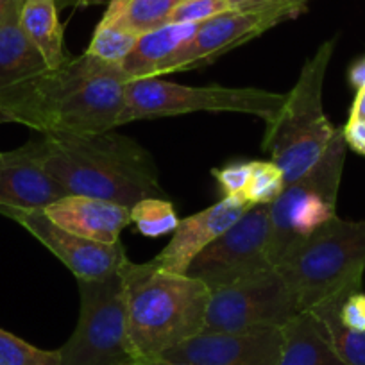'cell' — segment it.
<instances>
[{"label":"cell","instance_id":"obj_4","mask_svg":"<svg viewBox=\"0 0 365 365\" xmlns=\"http://www.w3.org/2000/svg\"><path fill=\"white\" fill-rule=\"evenodd\" d=\"M292 289L299 312L360 292L365 270V220L333 217L294 245L276 265Z\"/></svg>","mask_w":365,"mask_h":365},{"label":"cell","instance_id":"obj_24","mask_svg":"<svg viewBox=\"0 0 365 365\" xmlns=\"http://www.w3.org/2000/svg\"><path fill=\"white\" fill-rule=\"evenodd\" d=\"M138 38V34L131 33V31H125L115 24L101 20L86 52L104 63L120 65L131 54Z\"/></svg>","mask_w":365,"mask_h":365},{"label":"cell","instance_id":"obj_33","mask_svg":"<svg viewBox=\"0 0 365 365\" xmlns=\"http://www.w3.org/2000/svg\"><path fill=\"white\" fill-rule=\"evenodd\" d=\"M265 2H279V4H290V6H296V8L307 9V4L310 2V0H252V2H249V4H265Z\"/></svg>","mask_w":365,"mask_h":365},{"label":"cell","instance_id":"obj_26","mask_svg":"<svg viewBox=\"0 0 365 365\" xmlns=\"http://www.w3.org/2000/svg\"><path fill=\"white\" fill-rule=\"evenodd\" d=\"M59 353L45 351L0 328V365H58Z\"/></svg>","mask_w":365,"mask_h":365},{"label":"cell","instance_id":"obj_39","mask_svg":"<svg viewBox=\"0 0 365 365\" xmlns=\"http://www.w3.org/2000/svg\"><path fill=\"white\" fill-rule=\"evenodd\" d=\"M178 2H182V0H178Z\"/></svg>","mask_w":365,"mask_h":365},{"label":"cell","instance_id":"obj_29","mask_svg":"<svg viewBox=\"0 0 365 365\" xmlns=\"http://www.w3.org/2000/svg\"><path fill=\"white\" fill-rule=\"evenodd\" d=\"M340 321L351 329L365 331V294L354 292L340 308Z\"/></svg>","mask_w":365,"mask_h":365},{"label":"cell","instance_id":"obj_37","mask_svg":"<svg viewBox=\"0 0 365 365\" xmlns=\"http://www.w3.org/2000/svg\"><path fill=\"white\" fill-rule=\"evenodd\" d=\"M77 2H79V4H90L91 0H77Z\"/></svg>","mask_w":365,"mask_h":365},{"label":"cell","instance_id":"obj_28","mask_svg":"<svg viewBox=\"0 0 365 365\" xmlns=\"http://www.w3.org/2000/svg\"><path fill=\"white\" fill-rule=\"evenodd\" d=\"M249 172H251V163H235L222 168H213L212 174L222 188L224 195H242L249 181Z\"/></svg>","mask_w":365,"mask_h":365},{"label":"cell","instance_id":"obj_38","mask_svg":"<svg viewBox=\"0 0 365 365\" xmlns=\"http://www.w3.org/2000/svg\"><path fill=\"white\" fill-rule=\"evenodd\" d=\"M125 365H140V364H125Z\"/></svg>","mask_w":365,"mask_h":365},{"label":"cell","instance_id":"obj_36","mask_svg":"<svg viewBox=\"0 0 365 365\" xmlns=\"http://www.w3.org/2000/svg\"><path fill=\"white\" fill-rule=\"evenodd\" d=\"M227 2H230L231 8H240V6L249 4V2H252V0H227Z\"/></svg>","mask_w":365,"mask_h":365},{"label":"cell","instance_id":"obj_2","mask_svg":"<svg viewBox=\"0 0 365 365\" xmlns=\"http://www.w3.org/2000/svg\"><path fill=\"white\" fill-rule=\"evenodd\" d=\"M43 167L66 195H86L133 208L147 197H165L153 156L118 133H51L40 140Z\"/></svg>","mask_w":365,"mask_h":365},{"label":"cell","instance_id":"obj_11","mask_svg":"<svg viewBox=\"0 0 365 365\" xmlns=\"http://www.w3.org/2000/svg\"><path fill=\"white\" fill-rule=\"evenodd\" d=\"M299 13L303 11L294 6L274 4V2L231 8L230 11H224L199 24L194 38L160 66L156 77L208 65L217 56L240 47L242 43L259 36L285 20L296 19Z\"/></svg>","mask_w":365,"mask_h":365},{"label":"cell","instance_id":"obj_21","mask_svg":"<svg viewBox=\"0 0 365 365\" xmlns=\"http://www.w3.org/2000/svg\"><path fill=\"white\" fill-rule=\"evenodd\" d=\"M178 4V0H111L103 20L142 36L168 24Z\"/></svg>","mask_w":365,"mask_h":365},{"label":"cell","instance_id":"obj_12","mask_svg":"<svg viewBox=\"0 0 365 365\" xmlns=\"http://www.w3.org/2000/svg\"><path fill=\"white\" fill-rule=\"evenodd\" d=\"M9 219L19 222L40 244H43L76 276L77 282L110 276L128 262L122 242L101 244V242L77 237L52 222L43 210L13 212Z\"/></svg>","mask_w":365,"mask_h":365},{"label":"cell","instance_id":"obj_16","mask_svg":"<svg viewBox=\"0 0 365 365\" xmlns=\"http://www.w3.org/2000/svg\"><path fill=\"white\" fill-rule=\"evenodd\" d=\"M48 219L77 237L101 244H117L131 224V208L86 195H65L43 210Z\"/></svg>","mask_w":365,"mask_h":365},{"label":"cell","instance_id":"obj_18","mask_svg":"<svg viewBox=\"0 0 365 365\" xmlns=\"http://www.w3.org/2000/svg\"><path fill=\"white\" fill-rule=\"evenodd\" d=\"M279 365H346L333 349L322 322L312 312H301L282 328Z\"/></svg>","mask_w":365,"mask_h":365},{"label":"cell","instance_id":"obj_14","mask_svg":"<svg viewBox=\"0 0 365 365\" xmlns=\"http://www.w3.org/2000/svg\"><path fill=\"white\" fill-rule=\"evenodd\" d=\"M65 195L61 185L45 170L40 140L0 153V215L45 210Z\"/></svg>","mask_w":365,"mask_h":365},{"label":"cell","instance_id":"obj_1","mask_svg":"<svg viewBox=\"0 0 365 365\" xmlns=\"http://www.w3.org/2000/svg\"><path fill=\"white\" fill-rule=\"evenodd\" d=\"M128 83L120 65L88 52L66 58L56 68L0 91V124H22L41 135L113 131L122 125Z\"/></svg>","mask_w":365,"mask_h":365},{"label":"cell","instance_id":"obj_20","mask_svg":"<svg viewBox=\"0 0 365 365\" xmlns=\"http://www.w3.org/2000/svg\"><path fill=\"white\" fill-rule=\"evenodd\" d=\"M20 24L47 61L56 68L66 61L63 47V24L59 22L56 0H24Z\"/></svg>","mask_w":365,"mask_h":365},{"label":"cell","instance_id":"obj_13","mask_svg":"<svg viewBox=\"0 0 365 365\" xmlns=\"http://www.w3.org/2000/svg\"><path fill=\"white\" fill-rule=\"evenodd\" d=\"M283 346L282 328L244 333L202 331L160 358L197 365H279Z\"/></svg>","mask_w":365,"mask_h":365},{"label":"cell","instance_id":"obj_7","mask_svg":"<svg viewBox=\"0 0 365 365\" xmlns=\"http://www.w3.org/2000/svg\"><path fill=\"white\" fill-rule=\"evenodd\" d=\"M285 99L287 93L282 96L259 88L187 86L160 77H143L125 84L122 124L195 111H233L272 122L278 117Z\"/></svg>","mask_w":365,"mask_h":365},{"label":"cell","instance_id":"obj_9","mask_svg":"<svg viewBox=\"0 0 365 365\" xmlns=\"http://www.w3.org/2000/svg\"><path fill=\"white\" fill-rule=\"evenodd\" d=\"M301 314L292 289L276 267L213 290L205 331L244 333L283 328Z\"/></svg>","mask_w":365,"mask_h":365},{"label":"cell","instance_id":"obj_17","mask_svg":"<svg viewBox=\"0 0 365 365\" xmlns=\"http://www.w3.org/2000/svg\"><path fill=\"white\" fill-rule=\"evenodd\" d=\"M24 0L0 22V91L48 70L47 61L20 24Z\"/></svg>","mask_w":365,"mask_h":365},{"label":"cell","instance_id":"obj_5","mask_svg":"<svg viewBox=\"0 0 365 365\" xmlns=\"http://www.w3.org/2000/svg\"><path fill=\"white\" fill-rule=\"evenodd\" d=\"M333 48L335 40L326 41L304 63L278 117L267 122L263 150L282 168L285 185L307 174L339 133L322 108V86Z\"/></svg>","mask_w":365,"mask_h":365},{"label":"cell","instance_id":"obj_8","mask_svg":"<svg viewBox=\"0 0 365 365\" xmlns=\"http://www.w3.org/2000/svg\"><path fill=\"white\" fill-rule=\"evenodd\" d=\"M81 312L72 336L58 349V365L136 364L128 339L120 269L99 279L79 282Z\"/></svg>","mask_w":365,"mask_h":365},{"label":"cell","instance_id":"obj_10","mask_svg":"<svg viewBox=\"0 0 365 365\" xmlns=\"http://www.w3.org/2000/svg\"><path fill=\"white\" fill-rule=\"evenodd\" d=\"M269 230V205L251 206L226 233L195 256L187 276L202 282L213 292L272 269Z\"/></svg>","mask_w":365,"mask_h":365},{"label":"cell","instance_id":"obj_30","mask_svg":"<svg viewBox=\"0 0 365 365\" xmlns=\"http://www.w3.org/2000/svg\"><path fill=\"white\" fill-rule=\"evenodd\" d=\"M344 138L347 145L353 147L358 153L365 154V122L361 120H349L344 128Z\"/></svg>","mask_w":365,"mask_h":365},{"label":"cell","instance_id":"obj_22","mask_svg":"<svg viewBox=\"0 0 365 365\" xmlns=\"http://www.w3.org/2000/svg\"><path fill=\"white\" fill-rule=\"evenodd\" d=\"M344 301H331L310 310L329 336L333 349L346 365H365V331L351 329L340 321V308Z\"/></svg>","mask_w":365,"mask_h":365},{"label":"cell","instance_id":"obj_31","mask_svg":"<svg viewBox=\"0 0 365 365\" xmlns=\"http://www.w3.org/2000/svg\"><path fill=\"white\" fill-rule=\"evenodd\" d=\"M349 120H361L365 122V86H361L356 93L353 108H351Z\"/></svg>","mask_w":365,"mask_h":365},{"label":"cell","instance_id":"obj_15","mask_svg":"<svg viewBox=\"0 0 365 365\" xmlns=\"http://www.w3.org/2000/svg\"><path fill=\"white\" fill-rule=\"evenodd\" d=\"M249 208L251 205L242 195H226L210 208L179 220L172 240L150 262L167 272L187 274L195 256L226 233Z\"/></svg>","mask_w":365,"mask_h":365},{"label":"cell","instance_id":"obj_3","mask_svg":"<svg viewBox=\"0 0 365 365\" xmlns=\"http://www.w3.org/2000/svg\"><path fill=\"white\" fill-rule=\"evenodd\" d=\"M128 339L136 364L156 360L165 351L205 331L212 290L187 274L161 270L153 262H125Z\"/></svg>","mask_w":365,"mask_h":365},{"label":"cell","instance_id":"obj_6","mask_svg":"<svg viewBox=\"0 0 365 365\" xmlns=\"http://www.w3.org/2000/svg\"><path fill=\"white\" fill-rule=\"evenodd\" d=\"M344 129L336 133L321 160L296 181L285 185L269 205V259L274 267L283 256L331 220L346 161Z\"/></svg>","mask_w":365,"mask_h":365},{"label":"cell","instance_id":"obj_23","mask_svg":"<svg viewBox=\"0 0 365 365\" xmlns=\"http://www.w3.org/2000/svg\"><path fill=\"white\" fill-rule=\"evenodd\" d=\"M131 222L143 237H163L174 233L179 219L170 201L165 197H147L131 208Z\"/></svg>","mask_w":365,"mask_h":365},{"label":"cell","instance_id":"obj_19","mask_svg":"<svg viewBox=\"0 0 365 365\" xmlns=\"http://www.w3.org/2000/svg\"><path fill=\"white\" fill-rule=\"evenodd\" d=\"M199 24H165L150 33L142 34L131 54L120 63L129 81L156 77L158 70L179 48L194 38Z\"/></svg>","mask_w":365,"mask_h":365},{"label":"cell","instance_id":"obj_34","mask_svg":"<svg viewBox=\"0 0 365 365\" xmlns=\"http://www.w3.org/2000/svg\"><path fill=\"white\" fill-rule=\"evenodd\" d=\"M16 2H20V0H0V22L4 20V16L8 15L9 9H11Z\"/></svg>","mask_w":365,"mask_h":365},{"label":"cell","instance_id":"obj_32","mask_svg":"<svg viewBox=\"0 0 365 365\" xmlns=\"http://www.w3.org/2000/svg\"><path fill=\"white\" fill-rule=\"evenodd\" d=\"M349 81L356 90L365 86V59H361L356 65H353V68L349 72Z\"/></svg>","mask_w":365,"mask_h":365},{"label":"cell","instance_id":"obj_27","mask_svg":"<svg viewBox=\"0 0 365 365\" xmlns=\"http://www.w3.org/2000/svg\"><path fill=\"white\" fill-rule=\"evenodd\" d=\"M230 9L227 0H182L170 13L168 24H202Z\"/></svg>","mask_w":365,"mask_h":365},{"label":"cell","instance_id":"obj_25","mask_svg":"<svg viewBox=\"0 0 365 365\" xmlns=\"http://www.w3.org/2000/svg\"><path fill=\"white\" fill-rule=\"evenodd\" d=\"M285 188V175L272 161H251L249 181L245 185L244 199L251 206L270 205Z\"/></svg>","mask_w":365,"mask_h":365},{"label":"cell","instance_id":"obj_35","mask_svg":"<svg viewBox=\"0 0 365 365\" xmlns=\"http://www.w3.org/2000/svg\"><path fill=\"white\" fill-rule=\"evenodd\" d=\"M142 365H197V364H188V361H172V360H163V358H156V360H149Z\"/></svg>","mask_w":365,"mask_h":365}]
</instances>
